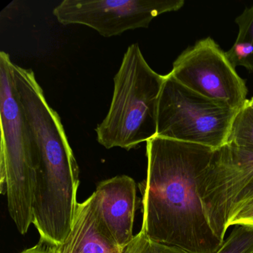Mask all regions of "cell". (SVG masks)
I'll return each instance as SVG.
<instances>
[{
    "mask_svg": "<svg viewBox=\"0 0 253 253\" xmlns=\"http://www.w3.org/2000/svg\"><path fill=\"white\" fill-rule=\"evenodd\" d=\"M214 149L155 137L146 142L147 173L139 183L140 230L155 242L186 253H216L223 241L207 220L200 179Z\"/></svg>",
    "mask_w": 253,
    "mask_h": 253,
    "instance_id": "6da1fadb",
    "label": "cell"
},
{
    "mask_svg": "<svg viewBox=\"0 0 253 253\" xmlns=\"http://www.w3.org/2000/svg\"><path fill=\"white\" fill-rule=\"evenodd\" d=\"M10 56L0 53V192L22 235L34 221V198L40 166L38 146L20 101Z\"/></svg>",
    "mask_w": 253,
    "mask_h": 253,
    "instance_id": "7a4b0ae2",
    "label": "cell"
},
{
    "mask_svg": "<svg viewBox=\"0 0 253 253\" xmlns=\"http://www.w3.org/2000/svg\"><path fill=\"white\" fill-rule=\"evenodd\" d=\"M164 81L148 64L138 44L128 46L114 78L109 112L95 129L98 143L107 149L128 151L156 137Z\"/></svg>",
    "mask_w": 253,
    "mask_h": 253,
    "instance_id": "3957f363",
    "label": "cell"
},
{
    "mask_svg": "<svg viewBox=\"0 0 253 253\" xmlns=\"http://www.w3.org/2000/svg\"><path fill=\"white\" fill-rule=\"evenodd\" d=\"M238 112L191 91L168 74L158 102L156 137L219 149L227 144Z\"/></svg>",
    "mask_w": 253,
    "mask_h": 253,
    "instance_id": "277c9868",
    "label": "cell"
},
{
    "mask_svg": "<svg viewBox=\"0 0 253 253\" xmlns=\"http://www.w3.org/2000/svg\"><path fill=\"white\" fill-rule=\"evenodd\" d=\"M199 195L211 229L224 241L229 220L253 199V149L226 144L214 149L200 179Z\"/></svg>",
    "mask_w": 253,
    "mask_h": 253,
    "instance_id": "5b68a950",
    "label": "cell"
},
{
    "mask_svg": "<svg viewBox=\"0 0 253 253\" xmlns=\"http://www.w3.org/2000/svg\"><path fill=\"white\" fill-rule=\"evenodd\" d=\"M169 75L191 91L234 110L242 109L248 100L245 81L211 38L182 52Z\"/></svg>",
    "mask_w": 253,
    "mask_h": 253,
    "instance_id": "8992f818",
    "label": "cell"
},
{
    "mask_svg": "<svg viewBox=\"0 0 253 253\" xmlns=\"http://www.w3.org/2000/svg\"><path fill=\"white\" fill-rule=\"evenodd\" d=\"M184 0H64L53 10L63 25H84L104 38L148 28L164 13L180 10Z\"/></svg>",
    "mask_w": 253,
    "mask_h": 253,
    "instance_id": "52a82bcc",
    "label": "cell"
},
{
    "mask_svg": "<svg viewBox=\"0 0 253 253\" xmlns=\"http://www.w3.org/2000/svg\"><path fill=\"white\" fill-rule=\"evenodd\" d=\"M95 192L100 211L112 236L122 250L128 247L133 235L137 208V184L128 175H118L100 182Z\"/></svg>",
    "mask_w": 253,
    "mask_h": 253,
    "instance_id": "ba28073f",
    "label": "cell"
},
{
    "mask_svg": "<svg viewBox=\"0 0 253 253\" xmlns=\"http://www.w3.org/2000/svg\"><path fill=\"white\" fill-rule=\"evenodd\" d=\"M125 250V249H124ZM103 221L97 192L78 203L72 230L57 253H122Z\"/></svg>",
    "mask_w": 253,
    "mask_h": 253,
    "instance_id": "9c48e42d",
    "label": "cell"
},
{
    "mask_svg": "<svg viewBox=\"0 0 253 253\" xmlns=\"http://www.w3.org/2000/svg\"><path fill=\"white\" fill-rule=\"evenodd\" d=\"M248 101V100H247ZM227 144L253 149V107L246 103L234 119Z\"/></svg>",
    "mask_w": 253,
    "mask_h": 253,
    "instance_id": "30bf717a",
    "label": "cell"
},
{
    "mask_svg": "<svg viewBox=\"0 0 253 253\" xmlns=\"http://www.w3.org/2000/svg\"><path fill=\"white\" fill-rule=\"evenodd\" d=\"M216 253H253V226L238 225Z\"/></svg>",
    "mask_w": 253,
    "mask_h": 253,
    "instance_id": "8fae6325",
    "label": "cell"
},
{
    "mask_svg": "<svg viewBox=\"0 0 253 253\" xmlns=\"http://www.w3.org/2000/svg\"><path fill=\"white\" fill-rule=\"evenodd\" d=\"M226 57L234 68L242 66L253 72V43L250 41H237L229 51Z\"/></svg>",
    "mask_w": 253,
    "mask_h": 253,
    "instance_id": "7c38bea8",
    "label": "cell"
},
{
    "mask_svg": "<svg viewBox=\"0 0 253 253\" xmlns=\"http://www.w3.org/2000/svg\"><path fill=\"white\" fill-rule=\"evenodd\" d=\"M128 253H186L173 247L159 244L149 239L140 230L129 245Z\"/></svg>",
    "mask_w": 253,
    "mask_h": 253,
    "instance_id": "4fadbf2b",
    "label": "cell"
},
{
    "mask_svg": "<svg viewBox=\"0 0 253 253\" xmlns=\"http://www.w3.org/2000/svg\"><path fill=\"white\" fill-rule=\"evenodd\" d=\"M235 23L239 27L237 41H250L253 43V6L246 8Z\"/></svg>",
    "mask_w": 253,
    "mask_h": 253,
    "instance_id": "5bb4252c",
    "label": "cell"
},
{
    "mask_svg": "<svg viewBox=\"0 0 253 253\" xmlns=\"http://www.w3.org/2000/svg\"><path fill=\"white\" fill-rule=\"evenodd\" d=\"M247 225L253 226V199L243 206L229 220L228 226Z\"/></svg>",
    "mask_w": 253,
    "mask_h": 253,
    "instance_id": "9a60e30c",
    "label": "cell"
},
{
    "mask_svg": "<svg viewBox=\"0 0 253 253\" xmlns=\"http://www.w3.org/2000/svg\"><path fill=\"white\" fill-rule=\"evenodd\" d=\"M57 244L41 237L36 245L20 253H57Z\"/></svg>",
    "mask_w": 253,
    "mask_h": 253,
    "instance_id": "2e32d148",
    "label": "cell"
},
{
    "mask_svg": "<svg viewBox=\"0 0 253 253\" xmlns=\"http://www.w3.org/2000/svg\"><path fill=\"white\" fill-rule=\"evenodd\" d=\"M247 104H248L249 106L253 107V98L250 99V100H248V101H247Z\"/></svg>",
    "mask_w": 253,
    "mask_h": 253,
    "instance_id": "e0dca14e",
    "label": "cell"
},
{
    "mask_svg": "<svg viewBox=\"0 0 253 253\" xmlns=\"http://www.w3.org/2000/svg\"><path fill=\"white\" fill-rule=\"evenodd\" d=\"M129 245H128V247H126L125 250H124V252H123L122 253H128V252H129Z\"/></svg>",
    "mask_w": 253,
    "mask_h": 253,
    "instance_id": "ac0fdd59",
    "label": "cell"
}]
</instances>
